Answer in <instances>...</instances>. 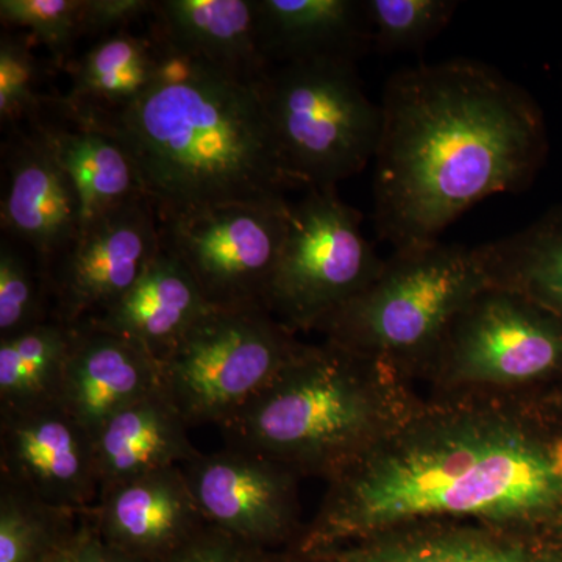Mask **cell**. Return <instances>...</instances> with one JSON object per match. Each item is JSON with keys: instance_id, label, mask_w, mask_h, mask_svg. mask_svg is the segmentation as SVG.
Masks as SVG:
<instances>
[{"instance_id": "obj_30", "label": "cell", "mask_w": 562, "mask_h": 562, "mask_svg": "<svg viewBox=\"0 0 562 562\" xmlns=\"http://www.w3.org/2000/svg\"><path fill=\"white\" fill-rule=\"evenodd\" d=\"M85 0H2L0 20L7 29L25 31L61 58L83 36Z\"/></svg>"}, {"instance_id": "obj_2", "label": "cell", "mask_w": 562, "mask_h": 562, "mask_svg": "<svg viewBox=\"0 0 562 562\" xmlns=\"http://www.w3.org/2000/svg\"><path fill=\"white\" fill-rule=\"evenodd\" d=\"M535 99L497 69L452 60L387 80L375 158L379 238L422 249L476 203L527 190L547 157Z\"/></svg>"}, {"instance_id": "obj_9", "label": "cell", "mask_w": 562, "mask_h": 562, "mask_svg": "<svg viewBox=\"0 0 562 562\" xmlns=\"http://www.w3.org/2000/svg\"><path fill=\"white\" fill-rule=\"evenodd\" d=\"M361 222L336 188H312L291 203L265 305L294 335L317 330L382 272L386 260L362 235Z\"/></svg>"}, {"instance_id": "obj_29", "label": "cell", "mask_w": 562, "mask_h": 562, "mask_svg": "<svg viewBox=\"0 0 562 562\" xmlns=\"http://www.w3.org/2000/svg\"><path fill=\"white\" fill-rule=\"evenodd\" d=\"M41 66L32 50V36L18 29L0 35V122L5 131L33 124L49 102L41 95Z\"/></svg>"}, {"instance_id": "obj_17", "label": "cell", "mask_w": 562, "mask_h": 562, "mask_svg": "<svg viewBox=\"0 0 562 562\" xmlns=\"http://www.w3.org/2000/svg\"><path fill=\"white\" fill-rule=\"evenodd\" d=\"M72 330L60 405L95 439L111 416L161 391L160 362L95 325Z\"/></svg>"}, {"instance_id": "obj_15", "label": "cell", "mask_w": 562, "mask_h": 562, "mask_svg": "<svg viewBox=\"0 0 562 562\" xmlns=\"http://www.w3.org/2000/svg\"><path fill=\"white\" fill-rule=\"evenodd\" d=\"M2 235L49 271L81 231L76 187L36 128H14L3 144Z\"/></svg>"}, {"instance_id": "obj_1", "label": "cell", "mask_w": 562, "mask_h": 562, "mask_svg": "<svg viewBox=\"0 0 562 562\" xmlns=\"http://www.w3.org/2000/svg\"><path fill=\"white\" fill-rule=\"evenodd\" d=\"M561 438L522 394L431 395L327 482L297 550L428 520L550 528L562 522Z\"/></svg>"}, {"instance_id": "obj_33", "label": "cell", "mask_w": 562, "mask_h": 562, "mask_svg": "<svg viewBox=\"0 0 562 562\" xmlns=\"http://www.w3.org/2000/svg\"><path fill=\"white\" fill-rule=\"evenodd\" d=\"M70 558L72 562H143L103 541L91 513L85 514L80 530L70 546Z\"/></svg>"}, {"instance_id": "obj_19", "label": "cell", "mask_w": 562, "mask_h": 562, "mask_svg": "<svg viewBox=\"0 0 562 562\" xmlns=\"http://www.w3.org/2000/svg\"><path fill=\"white\" fill-rule=\"evenodd\" d=\"M210 308L188 269L161 246L124 297L90 325L135 342L160 362Z\"/></svg>"}, {"instance_id": "obj_7", "label": "cell", "mask_w": 562, "mask_h": 562, "mask_svg": "<svg viewBox=\"0 0 562 562\" xmlns=\"http://www.w3.org/2000/svg\"><path fill=\"white\" fill-rule=\"evenodd\" d=\"M265 308H210L160 361L161 390L188 427H224L301 351Z\"/></svg>"}, {"instance_id": "obj_23", "label": "cell", "mask_w": 562, "mask_h": 562, "mask_svg": "<svg viewBox=\"0 0 562 562\" xmlns=\"http://www.w3.org/2000/svg\"><path fill=\"white\" fill-rule=\"evenodd\" d=\"M479 247L491 284L519 292L562 322V205Z\"/></svg>"}, {"instance_id": "obj_28", "label": "cell", "mask_w": 562, "mask_h": 562, "mask_svg": "<svg viewBox=\"0 0 562 562\" xmlns=\"http://www.w3.org/2000/svg\"><path fill=\"white\" fill-rule=\"evenodd\" d=\"M376 50H417L452 21L454 0H362Z\"/></svg>"}, {"instance_id": "obj_16", "label": "cell", "mask_w": 562, "mask_h": 562, "mask_svg": "<svg viewBox=\"0 0 562 562\" xmlns=\"http://www.w3.org/2000/svg\"><path fill=\"white\" fill-rule=\"evenodd\" d=\"M103 541L143 562H160L205 528L181 465L111 487L91 512Z\"/></svg>"}, {"instance_id": "obj_8", "label": "cell", "mask_w": 562, "mask_h": 562, "mask_svg": "<svg viewBox=\"0 0 562 562\" xmlns=\"http://www.w3.org/2000/svg\"><path fill=\"white\" fill-rule=\"evenodd\" d=\"M561 369L562 322L490 284L457 314L420 375L431 395L522 394Z\"/></svg>"}, {"instance_id": "obj_18", "label": "cell", "mask_w": 562, "mask_h": 562, "mask_svg": "<svg viewBox=\"0 0 562 562\" xmlns=\"http://www.w3.org/2000/svg\"><path fill=\"white\" fill-rule=\"evenodd\" d=\"M55 113L52 120L41 111L29 127L40 132L76 187L81 227L127 203L147 199L136 162L120 140L63 101Z\"/></svg>"}, {"instance_id": "obj_32", "label": "cell", "mask_w": 562, "mask_h": 562, "mask_svg": "<svg viewBox=\"0 0 562 562\" xmlns=\"http://www.w3.org/2000/svg\"><path fill=\"white\" fill-rule=\"evenodd\" d=\"M154 2L149 0H85L81 22L83 36H109L111 33L127 31L128 25L149 18Z\"/></svg>"}, {"instance_id": "obj_14", "label": "cell", "mask_w": 562, "mask_h": 562, "mask_svg": "<svg viewBox=\"0 0 562 562\" xmlns=\"http://www.w3.org/2000/svg\"><path fill=\"white\" fill-rule=\"evenodd\" d=\"M549 531L479 520H428L322 549L281 550L279 562H562V549Z\"/></svg>"}, {"instance_id": "obj_25", "label": "cell", "mask_w": 562, "mask_h": 562, "mask_svg": "<svg viewBox=\"0 0 562 562\" xmlns=\"http://www.w3.org/2000/svg\"><path fill=\"white\" fill-rule=\"evenodd\" d=\"M72 328L49 321L0 339V412L60 403Z\"/></svg>"}, {"instance_id": "obj_27", "label": "cell", "mask_w": 562, "mask_h": 562, "mask_svg": "<svg viewBox=\"0 0 562 562\" xmlns=\"http://www.w3.org/2000/svg\"><path fill=\"white\" fill-rule=\"evenodd\" d=\"M27 249L2 235L0 241V339L54 321L49 279Z\"/></svg>"}, {"instance_id": "obj_12", "label": "cell", "mask_w": 562, "mask_h": 562, "mask_svg": "<svg viewBox=\"0 0 562 562\" xmlns=\"http://www.w3.org/2000/svg\"><path fill=\"white\" fill-rule=\"evenodd\" d=\"M206 522L236 538L280 552L301 538L299 482L286 465L241 447L201 453L181 465Z\"/></svg>"}, {"instance_id": "obj_31", "label": "cell", "mask_w": 562, "mask_h": 562, "mask_svg": "<svg viewBox=\"0 0 562 562\" xmlns=\"http://www.w3.org/2000/svg\"><path fill=\"white\" fill-rule=\"evenodd\" d=\"M279 553L209 524L160 562H279Z\"/></svg>"}, {"instance_id": "obj_11", "label": "cell", "mask_w": 562, "mask_h": 562, "mask_svg": "<svg viewBox=\"0 0 562 562\" xmlns=\"http://www.w3.org/2000/svg\"><path fill=\"white\" fill-rule=\"evenodd\" d=\"M160 250V225L149 199L85 225L47 271L54 321L77 328L98 319L124 297Z\"/></svg>"}, {"instance_id": "obj_4", "label": "cell", "mask_w": 562, "mask_h": 562, "mask_svg": "<svg viewBox=\"0 0 562 562\" xmlns=\"http://www.w3.org/2000/svg\"><path fill=\"white\" fill-rule=\"evenodd\" d=\"M419 398L382 362L324 341L301 351L222 427L227 446L325 482L406 419Z\"/></svg>"}, {"instance_id": "obj_5", "label": "cell", "mask_w": 562, "mask_h": 562, "mask_svg": "<svg viewBox=\"0 0 562 562\" xmlns=\"http://www.w3.org/2000/svg\"><path fill=\"white\" fill-rule=\"evenodd\" d=\"M490 284L479 247L436 243L394 251L380 276L316 331L409 382L427 368L457 314Z\"/></svg>"}, {"instance_id": "obj_22", "label": "cell", "mask_w": 562, "mask_h": 562, "mask_svg": "<svg viewBox=\"0 0 562 562\" xmlns=\"http://www.w3.org/2000/svg\"><path fill=\"white\" fill-rule=\"evenodd\" d=\"M149 33L249 79L271 68L258 43L257 0L154 2Z\"/></svg>"}, {"instance_id": "obj_24", "label": "cell", "mask_w": 562, "mask_h": 562, "mask_svg": "<svg viewBox=\"0 0 562 562\" xmlns=\"http://www.w3.org/2000/svg\"><path fill=\"white\" fill-rule=\"evenodd\" d=\"M154 44L128 31L95 41L74 65L66 106L77 113H110L131 105L155 76Z\"/></svg>"}, {"instance_id": "obj_6", "label": "cell", "mask_w": 562, "mask_h": 562, "mask_svg": "<svg viewBox=\"0 0 562 562\" xmlns=\"http://www.w3.org/2000/svg\"><path fill=\"white\" fill-rule=\"evenodd\" d=\"M260 90L295 188H336L375 158L382 106L366 95L357 60L319 57L271 66Z\"/></svg>"}, {"instance_id": "obj_20", "label": "cell", "mask_w": 562, "mask_h": 562, "mask_svg": "<svg viewBox=\"0 0 562 562\" xmlns=\"http://www.w3.org/2000/svg\"><path fill=\"white\" fill-rule=\"evenodd\" d=\"M258 43L269 66L341 57L358 60L372 44L362 2L257 0Z\"/></svg>"}, {"instance_id": "obj_21", "label": "cell", "mask_w": 562, "mask_h": 562, "mask_svg": "<svg viewBox=\"0 0 562 562\" xmlns=\"http://www.w3.org/2000/svg\"><path fill=\"white\" fill-rule=\"evenodd\" d=\"M188 428L162 390L111 416L95 435L101 494L199 457L201 452L188 438Z\"/></svg>"}, {"instance_id": "obj_13", "label": "cell", "mask_w": 562, "mask_h": 562, "mask_svg": "<svg viewBox=\"0 0 562 562\" xmlns=\"http://www.w3.org/2000/svg\"><path fill=\"white\" fill-rule=\"evenodd\" d=\"M0 480L57 508L91 513L101 497L94 436L60 403L0 412Z\"/></svg>"}, {"instance_id": "obj_34", "label": "cell", "mask_w": 562, "mask_h": 562, "mask_svg": "<svg viewBox=\"0 0 562 562\" xmlns=\"http://www.w3.org/2000/svg\"><path fill=\"white\" fill-rule=\"evenodd\" d=\"M70 546H72V543H70ZM70 546L60 550V552L50 554V557L43 562H72V558H70Z\"/></svg>"}, {"instance_id": "obj_10", "label": "cell", "mask_w": 562, "mask_h": 562, "mask_svg": "<svg viewBox=\"0 0 562 562\" xmlns=\"http://www.w3.org/2000/svg\"><path fill=\"white\" fill-rule=\"evenodd\" d=\"M291 203L227 205L158 220L161 246L213 308H265L288 232Z\"/></svg>"}, {"instance_id": "obj_26", "label": "cell", "mask_w": 562, "mask_h": 562, "mask_svg": "<svg viewBox=\"0 0 562 562\" xmlns=\"http://www.w3.org/2000/svg\"><path fill=\"white\" fill-rule=\"evenodd\" d=\"M83 517L0 480V562L47 560L72 543Z\"/></svg>"}, {"instance_id": "obj_3", "label": "cell", "mask_w": 562, "mask_h": 562, "mask_svg": "<svg viewBox=\"0 0 562 562\" xmlns=\"http://www.w3.org/2000/svg\"><path fill=\"white\" fill-rule=\"evenodd\" d=\"M149 38L155 76L135 102L74 113L131 154L158 220L227 203H288L284 192L295 184L273 138L261 79Z\"/></svg>"}]
</instances>
